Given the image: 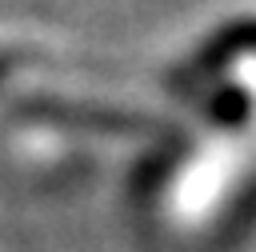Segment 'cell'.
I'll use <instances>...</instances> for the list:
<instances>
[{
  "instance_id": "6da1fadb",
  "label": "cell",
  "mask_w": 256,
  "mask_h": 252,
  "mask_svg": "<svg viewBox=\"0 0 256 252\" xmlns=\"http://www.w3.org/2000/svg\"><path fill=\"white\" fill-rule=\"evenodd\" d=\"M240 48H256V24H240V28L224 32L220 40H212V48L204 52V64H216L228 52H240Z\"/></svg>"
},
{
  "instance_id": "7a4b0ae2",
  "label": "cell",
  "mask_w": 256,
  "mask_h": 252,
  "mask_svg": "<svg viewBox=\"0 0 256 252\" xmlns=\"http://www.w3.org/2000/svg\"><path fill=\"white\" fill-rule=\"evenodd\" d=\"M16 64V52H0V80L8 76V68Z\"/></svg>"
}]
</instances>
